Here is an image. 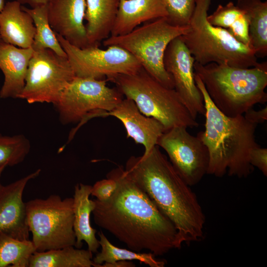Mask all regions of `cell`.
I'll return each mask as SVG.
<instances>
[{
	"instance_id": "6da1fadb",
	"label": "cell",
	"mask_w": 267,
	"mask_h": 267,
	"mask_svg": "<svg viewBox=\"0 0 267 267\" xmlns=\"http://www.w3.org/2000/svg\"><path fill=\"white\" fill-rule=\"evenodd\" d=\"M107 177L116 187L104 200L93 199L95 223L123 242L131 250H147L162 256L179 249L183 241L173 222L126 174L123 166Z\"/></svg>"
},
{
	"instance_id": "7a4b0ae2",
	"label": "cell",
	"mask_w": 267,
	"mask_h": 267,
	"mask_svg": "<svg viewBox=\"0 0 267 267\" xmlns=\"http://www.w3.org/2000/svg\"><path fill=\"white\" fill-rule=\"evenodd\" d=\"M125 171L173 222L183 243L202 239L206 218L201 206L159 146L146 154L130 157Z\"/></svg>"
},
{
	"instance_id": "3957f363",
	"label": "cell",
	"mask_w": 267,
	"mask_h": 267,
	"mask_svg": "<svg viewBox=\"0 0 267 267\" xmlns=\"http://www.w3.org/2000/svg\"><path fill=\"white\" fill-rule=\"evenodd\" d=\"M196 85L202 94L205 108V129L198 136L206 146L209 155L207 174L222 177L246 178L254 170L249 163L251 150L259 145L255 139L257 125L243 115H225L214 105L203 83L194 72Z\"/></svg>"
},
{
	"instance_id": "277c9868",
	"label": "cell",
	"mask_w": 267,
	"mask_h": 267,
	"mask_svg": "<svg viewBox=\"0 0 267 267\" xmlns=\"http://www.w3.org/2000/svg\"><path fill=\"white\" fill-rule=\"evenodd\" d=\"M194 70L214 105L227 116L243 115L255 104L267 101L266 61L246 68L195 61Z\"/></svg>"
},
{
	"instance_id": "5b68a950",
	"label": "cell",
	"mask_w": 267,
	"mask_h": 267,
	"mask_svg": "<svg viewBox=\"0 0 267 267\" xmlns=\"http://www.w3.org/2000/svg\"><path fill=\"white\" fill-rule=\"evenodd\" d=\"M212 0H196L187 32L180 36L195 62H214L246 68L259 65L255 52L237 41L225 29L211 24L207 20Z\"/></svg>"
},
{
	"instance_id": "8992f818",
	"label": "cell",
	"mask_w": 267,
	"mask_h": 267,
	"mask_svg": "<svg viewBox=\"0 0 267 267\" xmlns=\"http://www.w3.org/2000/svg\"><path fill=\"white\" fill-rule=\"evenodd\" d=\"M107 81L134 101L141 113L159 121L165 131L176 126L199 125L175 89L162 85L142 67L134 74H119Z\"/></svg>"
},
{
	"instance_id": "52a82bcc",
	"label": "cell",
	"mask_w": 267,
	"mask_h": 267,
	"mask_svg": "<svg viewBox=\"0 0 267 267\" xmlns=\"http://www.w3.org/2000/svg\"><path fill=\"white\" fill-rule=\"evenodd\" d=\"M188 29V25L174 26L166 17H162L144 23L126 35L110 36L103 44L127 50L153 78L164 86L174 89L172 77L164 67V54L171 41L185 34Z\"/></svg>"
},
{
	"instance_id": "ba28073f",
	"label": "cell",
	"mask_w": 267,
	"mask_h": 267,
	"mask_svg": "<svg viewBox=\"0 0 267 267\" xmlns=\"http://www.w3.org/2000/svg\"><path fill=\"white\" fill-rule=\"evenodd\" d=\"M27 223L36 251L76 245L73 198L52 194L26 202Z\"/></svg>"
},
{
	"instance_id": "9c48e42d",
	"label": "cell",
	"mask_w": 267,
	"mask_h": 267,
	"mask_svg": "<svg viewBox=\"0 0 267 267\" xmlns=\"http://www.w3.org/2000/svg\"><path fill=\"white\" fill-rule=\"evenodd\" d=\"M106 81L76 76L54 104L60 122H80L81 125L96 112L113 110L123 99V94L117 88L108 87Z\"/></svg>"
},
{
	"instance_id": "30bf717a",
	"label": "cell",
	"mask_w": 267,
	"mask_h": 267,
	"mask_svg": "<svg viewBox=\"0 0 267 267\" xmlns=\"http://www.w3.org/2000/svg\"><path fill=\"white\" fill-rule=\"evenodd\" d=\"M75 77L67 57L48 48L33 50L25 86L18 98L30 104L45 102L54 105Z\"/></svg>"
},
{
	"instance_id": "8fae6325",
	"label": "cell",
	"mask_w": 267,
	"mask_h": 267,
	"mask_svg": "<svg viewBox=\"0 0 267 267\" xmlns=\"http://www.w3.org/2000/svg\"><path fill=\"white\" fill-rule=\"evenodd\" d=\"M65 52L76 77L97 80L109 79L119 74H133L141 67L140 62L125 49L109 46L102 49L98 46L80 48L55 32Z\"/></svg>"
},
{
	"instance_id": "7c38bea8",
	"label": "cell",
	"mask_w": 267,
	"mask_h": 267,
	"mask_svg": "<svg viewBox=\"0 0 267 267\" xmlns=\"http://www.w3.org/2000/svg\"><path fill=\"white\" fill-rule=\"evenodd\" d=\"M184 126L165 131L157 145L168 154L170 162L190 186L198 183L207 174L209 155L208 149L197 135H191Z\"/></svg>"
},
{
	"instance_id": "4fadbf2b",
	"label": "cell",
	"mask_w": 267,
	"mask_h": 267,
	"mask_svg": "<svg viewBox=\"0 0 267 267\" xmlns=\"http://www.w3.org/2000/svg\"><path fill=\"white\" fill-rule=\"evenodd\" d=\"M195 61L180 36L169 44L164 56V67L172 77L175 90L196 119L199 114L205 115V108L202 94L194 80Z\"/></svg>"
},
{
	"instance_id": "5bb4252c",
	"label": "cell",
	"mask_w": 267,
	"mask_h": 267,
	"mask_svg": "<svg viewBox=\"0 0 267 267\" xmlns=\"http://www.w3.org/2000/svg\"><path fill=\"white\" fill-rule=\"evenodd\" d=\"M35 172L0 189V231L22 241L30 240L26 202L23 194L28 182L40 174Z\"/></svg>"
},
{
	"instance_id": "9a60e30c",
	"label": "cell",
	"mask_w": 267,
	"mask_h": 267,
	"mask_svg": "<svg viewBox=\"0 0 267 267\" xmlns=\"http://www.w3.org/2000/svg\"><path fill=\"white\" fill-rule=\"evenodd\" d=\"M113 116L123 124L127 137L133 138L136 143L144 147L143 154H147L155 145L165 131L163 125L153 117L143 115L132 99L126 98L111 111H99L92 118Z\"/></svg>"
},
{
	"instance_id": "2e32d148",
	"label": "cell",
	"mask_w": 267,
	"mask_h": 267,
	"mask_svg": "<svg viewBox=\"0 0 267 267\" xmlns=\"http://www.w3.org/2000/svg\"><path fill=\"white\" fill-rule=\"evenodd\" d=\"M47 6L49 23L54 32L80 48L90 46L84 23L86 0H51Z\"/></svg>"
},
{
	"instance_id": "e0dca14e",
	"label": "cell",
	"mask_w": 267,
	"mask_h": 267,
	"mask_svg": "<svg viewBox=\"0 0 267 267\" xmlns=\"http://www.w3.org/2000/svg\"><path fill=\"white\" fill-rule=\"evenodd\" d=\"M33 53L32 47H18L2 41L0 43V69L4 75L1 98H18L25 86Z\"/></svg>"
},
{
	"instance_id": "ac0fdd59",
	"label": "cell",
	"mask_w": 267,
	"mask_h": 267,
	"mask_svg": "<svg viewBox=\"0 0 267 267\" xmlns=\"http://www.w3.org/2000/svg\"><path fill=\"white\" fill-rule=\"evenodd\" d=\"M167 16L163 0H120L110 36L126 35L141 23Z\"/></svg>"
},
{
	"instance_id": "d6986e66",
	"label": "cell",
	"mask_w": 267,
	"mask_h": 267,
	"mask_svg": "<svg viewBox=\"0 0 267 267\" xmlns=\"http://www.w3.org/2000/svg\"><path fill=\"white\" fill-rule=\"evenodd\" d=\"M17 0L6 2L0 13V36L2 42L21 48L32 47L36 34L32 17Z\"/></svg>"
},
{
	"instance_id": "ffe728a7",
	"label": "cell",
	"mask_w": 267,
	"mask_h": 267,
	"mask_svg": "<svg viewBox=\"0 0 267 267\" xmlns=\"http://www.w3.org/2000/svg\"><path fill=\"white\" fill-rule=\"evenodd\" d=\"M91 189V185L82 183L77 184L74 187L73 198V227L76 239L75 247L81 248L85 241L88 249L92 253H96L100 244L95 235L96 230L90 223V215L95 207L94 200L89 199Z\"/></svg>"
},
{
	"instance_id": "44dd1931",
	"label": "cell",
	"mask_w": 267,
	"mask_h": 267,
	"mask_svg": "<svg viewBox=\"0 0 267 267\" xmlns=\"http://www.w3.org/2000/svg\"><path fill=\"white\" fill-rule=\"evenodd\" d=\"M120 0H86L84 20L90 46H98L108 38L114 23Z\"/></svg>"
},
{
	"instance_id": "7402d4cb",
	"label": "cell",
	"mask_w": 267,
	"mask_h": 267,
	"mask_svg": "<svg viewBox=\"0 0 267 267\" xmlns=\"http://www.w3.org/2000/svg\"><path fill=\"white\" fill-rule=\"evenodd\" d=\"M236 5L245 13L249 22L250 47L257 58L267 55V1L238 0Z\"/></svg>"
},
{
	"instance_id": "603a6c76",
	"label": "cell",
	"mask_w": 267,
	"mask_h": 267,
	"mask_svg": "<svg viewBox=\"0 0 267 267\" xmlns=\"http://www.w3.org/2000/svg\"><path fill=\"white\" fill-rule=\"evenodd\" d=\"M94 267L92 253L73 246L45 251H35L31 256L28 267Z\"/></svg>"
},
{
	"instance_id": "cb8c5ba5",
	"label": "cell",
	"mask_w": 267,
	"mask_h": 267,
	"mask_svg": "<svg viewBox=\"0 0 267 267\" xmlns=\"http://www.w3.org/2000/svg\"><path fill=\"white\" fill-rule=\"evenodd\" d=\"M213 26L225 29L237 41L250 47L249 22L244 11L232 1L219 4L216 10L207 16Z\"/></svg>"
},
{
	"instance_id": "d4e9b609",
	"label": "cell",
	"mask_w": 267,
	"mask_h": 267,
	"mask_svg": "<svg viewBox=\"0 0 267 267\" xmlns=\"http://www.w3.org/2000/svg\"><path fill=\"white\" fill-rule=\"evenodd\" d=\"M99 243L101 247L92 259L94 267H99L104 263H112L119 261L137 260L150 267H163L165 262L156 259L151 252H136L131 250L120 248L113 245L100 231L98 232Z\"/></svg>"
},
{
	"instance_id": "484cf974",
	"label": "cell",
	"mask_w": 267,
	"mask_h": 267,
	"mask_svg": "<svg viewBox=\"0 0 267 267\" xmlns=\"http://www.w3.org/2000/svg\"><path fill=\"white\" fill-rule=\"evenodd\" d=\"M47 5L35 8L21 6L22 9L32 17L36 27L32 47L34 50L48 48L59 55L67 57L49 23Z\"/></svg>"
},
{
	"instance_id": "4316f807",
	"label": "cell",
	"mask_w": 267,
	"mask_h": 267,
	"mask_svg": "<svg viewBox=\"0 0 267 267\" xmlns=\"http://www.w3.org/2000/svg\"><path fill=\"white\" fill-rule=\"evenodd\" d=\"M35 251L31 240H20L0 231V267H28Z\"/></svg>"
},
{
	"instance_id": "83f0119b",
	"label": "cell",
	"mask_w": 267,
	"mask_h": 267,
	"mask_svg": "<svg viewBox=\"0 0 267 267\" xmlns=\"http://www.w3.org/2000/svg\"><path fill=\"white\" fill-rule=\"evenodd\" d=\"M30 149L29 140L23 135L0 134V167L13 166L22 162Z\"/></svg>"
},
{
	"instance_id": "f1b7e54d",
	"label": "cell",
	"mask_w": 267,
	"mask_h": 267,
	"mask_svg": "<svg viewBox=\"0 0 267 267\" xmlns=\"http://www.w3.org/2000/svg\"><path fill=\"white\" fill-rule=\"evenodd\" d=\"M168 12L166 17L172 25H188L194 12L196 0H163Z\"/></svg>"
},
{
	"instance_id": "f546056e",
	"label": "cell",
	"mask_w": 267,
	"mask_h": 267,
	"mask_svg": "<svg viewBox=\"0 0 267 267\" xmlns=\"http://www.w3.org/2000/svg\"><path fill=\"white\" fill-rule=\"evenodd\" d=\"M116 187L115 181L110 178L96 181L92 186L91 195L98 200L108 199L112 194Z\"/></svg>"
},
{
	"instance_id": "4dcf8cb0",
	"label": "cell",
	"mask_w": 267,
	"mask_h": 267,
	"mask_svg": "<svg viewBox=\"0 0 267 267\" xmlns=\"http://www.w3.org/2000/svg\"><path fill=\"white\" fill-rule=\"evenodd\" d=\"M250 164L257 167L263 174L267 176V148L260 145L253 148L249 156Z\"/></svg>"
},
{
	"instance_id": "1f68e13d",
	"label": "cell",
	"mask_w": 267,
	"mask_h": 267,
	"mask_svg": "<svg viewBox=\"0 0 267 267\" xmlns=\"http://www.w3.org/2000/svg\"><path fill=\"white\" fill-rule=\"evenodd\" d=\"M245 118L249 122L258 125L267 120V107L255 110L253 108L248 110L244 114Z\"/></svg>"
},
{
	"instance_id": "d6a6232c",
	"label": "cell",
	"mask_w": 267,
	"mask_h": 267,
	"mask_svg": "<svg viewBox=\"0 0 267 267\" xmlns=\"http://www.w3.org/2000/svg\"><path fill=\"white\" fill-rule=\"evenodd\" d=\"M135 264L131 261H119L112 263H104L99 267H133Z\"/></svg>"
},
{
	"instance_id": "836d02e7",
	"label": "cell",
	"mask_w": 267,
	"mask_h": 267,
	"mask_svg": "<svg viewBox=\"0 0 267 267\" xmlns=\"http://www.w3.org/2000/svg\"><path fill=\"white\" fill-rule=\"evenodd\" d=\"M21 4H28L31 8L47 5L51 0H17Z\"/></svg>"
},
{
	"instance_id": "e575fe53",
	"label": "cell",
	"mask_w": 267,
	"mask_h": 267,
	"mask_svg": "<svg viewBox=\"0 0 267 267\" xmlns=\"http://www.w3.org/2000/svg\"><path fill=\"white\" fill-rule=\"evenodd\" d=\"M5 3V0H0V13L3 9Z\"/></svg>"
},
{
	"instance_id": "d590c367",
	"label": "cell",
	"mask_w": 267,
	"mask_h": 267,
	"mask_svg": "<svg viewBox=\"0 0 267 267\" xmlns=\"http://www.w3.org/2000/svg\"><path fill=\"white\" fill-rule=\"evenodd\" d=\"M5 167H5V166L0 167V177H1V175L2 174V173L3 171L4 170V169H5ZM2 186V185L1 184L0 181V189Z\"/></svg>"
},
{
	"instance_id": "8d00e7d4",
	"label": "cell",
	"mask_w": 267,
	"mask_h": 267,
	"mask_svg": "<svg viewBox=\"0 0 267 267\" xmlns=\"http://www.w3.org/2000/svg\"><path fill=\"white\" fill-rule=\"evenodd\" d=\"M1 42V38H0V43Z\"/></svg>"
}]
</instances>
